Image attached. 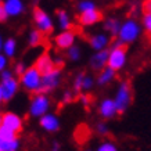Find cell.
I'll return each instance as SVG.
<instances>
[{
    "label": "cell",
    "mask_w": 151,
    "mask_h": 151,
    "mask_svg": "<svg viewBox=\"0 0 151 151\" xmlns=\"http://www.w3.org/2000/svg\"><path fill=\"white\" fill-rule=\"evenodd\" d=\"M143 28L142 24L139 22L136 18H128L124 22H121L118 35H116V40H119L124 46L134 43L139 37L142 36Z\"/></svg>",
    "instance_id": "1"
},
{
    "label": "cell",
    "mask_w": 151,
    "mask_h": 151,
    "mask_svg": "<svg viewBox=\"0 0 151 151\" xmlns=\"http://www.w3.org/2000/svg\"><path fill=\"white\" fill-rule=\"evenodd\" d=\"M19 87H22L28 93H40L42 92V73L36 69L35 65L28 67L21 76H18Z\"/></svg>",
    "instance_id": "2"
},
{
    "label": "cell",
    "mask_w": 151,
    "mask_h": 151,
    "mask_svg": "<svg viewBox=\"0 0 151 151\" xmlns=\"http://www.w3.org/2000/svg\"><path fill=\"white\" fill-rule=\"evenodd\" d=\"M112 100L115 103L118 114H124V112H126L129 110V107L132 105V101H133V90L128 81L119 82Z\"/></svg>",
    "instance_id": "3"
},
{
    "label": "cell",
    "mask_w": 151,
    "mask_h": 151,
    "mask_svg": "<svg viewBox=\"0 0 151 151\" xmlns=\"http://www.w3.org/2000/svg\"><path fill=\"white\" fill-rule=\"evenodd\" d=\"M0 89H1L3 101H11L19 90L18 78L9 68L0 72Z\"/></svg>",
    "instance_id": "4"
},
{
    "label": "cell",
    "mask_w": 151,
    "mask_h": 151,
    "mask_svg": "<svg viewBox=\"0 0 151 151\" xmlns=\"http://www.w3.org/2000/svg\"><path fill=\"white\" fill-rule=\"evenodd\" d=\"M128 64V51L125 46L119 40H116L108 50V60H107V67L114 69L115 72H118L121 69H124Z\"/></svg>",
    "instance_id": "5"
},
{
    "label": "cell",
    "mask_w": 151,
    "mask_h": 151,
    "mask_svg": "<svg viewBox=\"0 0 151 151\" xmlns=\"http://www.w3.org/2000/svg\"><path fill=\"white\" fill-rule=\"evenodd\" d=\"M50 107H51V100L50 97L47 96V93H35L29 101V108L28 112L32 118H40L45 114L50 112Z\"/></svg>",
    "instance_id": "6"
},
{
    "label": "cell",
    "mask_w": 151,
    "mask_h": 151,
    "mask_svg": "<svg viewBox=\"0 0 151 151\" xmlns=\"http://www.w3.org/2000/svg\"><path fill=\"white\" fill-rule=\"evenodd\" d=\"M33 24L36 29L43 35H49L54 31V19L51 18V15L49 13H46L43 9H36L33 10Z\"/></svg>",
    "instance_id": "7"
},
{
    "label": "cell",
    "mask_w": 151,
    "mask_h": 151,
    "mask_svg": "<svg viewBox=\"0 0 151 151\" xmlns=\"http://www.w3.org/2000/svg\"><path fill=\"white\" fill-rule=\"evenodd\" d=\"M63 81V72L61 68H54L46 73H42V92L50 93L60 87Z\"/></svg>",
    "instance_id": "8"
},
{
    "label": "cell",
    "mask_w": 151,
    "mask_h": 151,
    "mask_svg": "<svg viewBox=\"0 0 151 151\" xmlns=\"http://www.w3.org/2000/svg\"><path fill=\"white\" fill-rule=\"evenodd\" d=\"M1 126H4V128L10 129L18 134L24 128V121L17 112L7 111L4 114H1Z\"/></svg>",
    "instance_id": "9"
},
{
    "label": "cell",
    "mask_w": 151,
    "mask_h": 151,
    "mask_svg": "<svg viewBox=\"0 0 151 151\" xmlns=\"http://www.w3.org/2000/svg\"><path fill=\"white\" fill-rule=\"evenodd\" d=\"M1 4H3V9L6 10V14L9 18L21 17L27 9L24 0H3Z\"/></svg>",
    "instance_id": "10"
},
{
    "label": "cell",
    "mask_w": 151,
    "mask_h": 151,
    "mask_svg": "<svg viewBox=\"0 0 151 151\" xmlns=\"http://www.w3.org/2000/svg\"><path fill=\"white\" fill-rule=\"evenodd\" d=\"M39 126L47 133H55L60 130L61 122H60V118L55 114L47 112V114L39 118Z\"/></svg>",
    "instance_id": "11"
},
{
    "label": "cell",
    "mask_w": 151,
    "mask_h": 151,
    "mask_svg": "<svg viewBox=\"0 0 151 151\" xmlns=\"http://www.w3.org/2000/svg\"><path fill=\"white\" fill-rule=\"evenodd\" d=\"M76 43V33L72 29L69 31H61V32L54 37V45L60 50H67L71 46Z\"/></svg>",
    "instance_id": "12"
},
{
    "label": "cell",
    "mask_w": 151,
    "mask_h": 151,
    "mask_svg": "<svg viewBox=\"0 0 151 151\" xmlns=\"http://www.w3.org/2000/svg\"><path fill=\"white\" fill-rule=\"evenodd\" d=\"M111 43V36L105 32H97L93 33L92 36L89 37V45L94 51H101L107 50Z\"/></svg>",
    "instance_id": "13"
},
{
    "label": "cell",
    "mask_w": 151,
    "mask_h": 151,
    "mask_svg": "<svg viewBox=\"0 0 151 151\" xmlns=\"http://www.w3.org/2000/svg\"><path fill=\"white\" fill-rule=\"evenodd\" d=\"M99 115L103 119H114L118 115V111H116V107H115L112 99L107 97L99 103Z\"/></svg>",
    "instance_id": "14"
},
{
    "label": "cell",
    "mask_w": 151,
    "mask_h": 151,
    "mask_svg": "<svg viewBox=\"0 0 151 151\" xmlns=\"http://www.w3.org/2000/svg\"><path fill=\"white\" fill-rule=\"evenodd\" d=\"M107 60H108V49L101 51H94V54H92L90 60H89V65L93 71L99 72L107 67Z\"/></svg>",
    "instance_id": "15"
},
{
    "label": "cell",
    "mask_w": 151,
    "mask_h": 151,
    "mask_svg": "<svg viewBox=\"0 0 151 151\" xmlns=\"http://www.w3.org/2000/svg\"><path fill=\"white\" fill-rule=\"evenodd\" d=\"M103 18V14H101L100 10H90V11H86V13L79 14V24L83 25V27H93L99 24Z\"/></svg>",
    "instance_id": "16"
},
{
    "label": "cell",
    "mask_w": 151,
    "mask_h": 151,
    "mask_svg": "<svg viewBox=\"0 0 151 151\" xmlns=\"http://www.w3.org/2000/svg\"><path fill=\"white\" fill-rule=\"evenodd\" d=\"M35 67H36V69L40 73H46L55 68L54 58H53L49 53H42L36 58V61H35Z\"/></svg>",
    "instance_id": "17"
},
{
    "label": "cell",
    "mask_w": 151,
    "mask_h": 151,
    "mask_svg": "<svg viewBox=\"0 0 151 151\" xmlns=\"http://www.w3.org/2000/svg\"><path fill=\"white\" fill-rule=\"evenodd\" d=\"M115 76H116V72H115L114 69L105 67V68H103L101 71H99V73H97L96 85L100 87L108 86V85H111V83L115 81Z\"/></svg>",
    "instance_id": "18"
},
{
    "label": "cell",
    "mask_w": 151,
    "mask_h": 151,
    "mask_svg": "<svg viewBox=\"0 0 151 151\" xmlns=\"http://www.w3.org/2000/svg\"><path fill=\"white\" fill-rule=\"evenodd\" d=\"M57 25L61 31H69L72 29V18H71V14L67 10L61 9L57 11Z\"/></svg>",
    "instance_id": "19"
},
{
    "label": "cell",
    "mask_w": 151,
    "mask_h": 151,
    "mask_svg": "<svg viewBox=\"0 0 151 151\" xmlns=\"http://www.w3.org/2000/svg\"><path fill=\"white\" fill-rule=\"evenodd\" d=\"M17 49H18L17 40H15L14 37H9V39H6L4 43H3L1 53L10 60V58H14V57H15V54H17Z\"/></svg>",
    "instance_id": "20"
},
{
    "label": "cell",
    "mask_w": 151,
    "mask_h": 151,
    "mask_svg": "<svg viewBox=\"0 0 151 151\" xmlns=\"http://www.w3.org/2000/svg\"><path fill=\"white\" fill-rule=\"evenodd\" d=\"M103 27H104L105 33H108L110 36H116L119 27H121V21L118 18H115V17H110V18H107L104 21Z\"/></svg>",
    "instance_id": "21"
},
{
    "label": "cell",
    "mask_w": 151,
    "mask_h": 151,
    "mask_svg": "<svg viewBox=\"0 0 151 151\" xmlns=\"http://www.w3.org/2000/svg\"><path fill=\"white\" fill-rule=\"evenodd\" d=\"M21 142L18 137L15 139H3L0 137V151H18Z\"/></svg>",
    "instance_id": "22"
},
{
    "label": "cell",
    "mask_w": 151,
    "mask_h": 151,
    "mask_svg": "<svg viewBox=\"0 0 151 151\" xmlns=\"http://www.w3.org/2000/svg\"><path fill=\"white\" fill-rule=\"evenodd\" d=\"M43 33H40L37 29H32L31 32L28 33V45L31 47H36L39 45L43 43Z\"/></svg>",
    "instance_id": "23"
},
{
    "label": "cell",
    "mask_w": 151,
    "mask_h": 151,
    "mask_svg": "<svg viewBox=\"0 0 151 151\" xmlns=\"http://www.w3.org/2000/svg\"><path fill=\"white\" fill-rule=\"evenodd\" d=\"M65 51H67V58L69 61H72V63H76V61H79V60L82 58V49L79 46H76V45L71 46Z\"/></svg>",
    "instance_id": "24"
},
{
    "label": "cell",
    "mask_w": 151,
    "mask_h": 151,
    "mask_svg": "<svg viewBox=\"0 0 151 151\" xmlns=\"http://www.w3.org/2000/svg\"><path fill=\"white\" fill-rule=\"evenodd\" d=\"M94 9H97V6L93 0H81L76 4V11L79 14L86 13V11H90V10H94Z\"/></svg>",
    "instance_id": "25"
},
{
    "label": "cell",
    "mask_w": 151,
    "mask_h": 151,
    "mask_svg": "<svg viewBox=\"0 0 151 151\" xmlns=\"http://www.w3.org/2000/svg\"><path fill=\"white\" fill-rule=\"evenodd\" d=\"M94 85H96V79L93 78V76H90V75L85 73L83 81H82V92H85V93L90 92L93 87H94Z\"/></svg>",
    "instance_id": "26"
},
{
    "label": "cell",
    "mask_w": 151,
    "mask_h": 151,
    "mask_svg": "<svg viewBox=\"0 0 151 151\" xmlns=\"http://www.w3.org/2000/svg\"><path fill=\"white\" fill-rule=\"evenodd\" d=\"M96 151H119V148H118V146H116L114 142H111V140H105V142L100 143V144L97 146Z\"/></svg>",
    "instance_id": "27"
},
{
    "label": "cell",
    "mask_w": 151,
    "mask_h": 151,
    "mask_svg": "<svg viewBox=\"0 0 151 151\" xmlns=\"http://www.w3.org/2000/svg\"><path fill=\"white\" fill-rule=\"evenodd\" d=\"M142 28L146 31V33L151 37V14L150 13H144L142 17Z\"/></svg>",
    "instance_id": "28"
},
{
    "label": "cell",
    "mask_w": 151,
    "mask_h": 151,
    "mask_svg": "<svg viewBox=\"0 0 151 151\" xmlns=\"http://www.w3.org/2000/svg\"><path fill=\"white\" fill-rule=\"evenodd\" d=\"M83 76H85V72H79L78 75L73 78V82H72V90H73V93L82 92V81H83Z\"/></svg>",
    "instance_id": "29"
},
{
    "label": "cell",
    "mask_w": 151,
    "mask_h": 151,
    "mask_svg": "<svg viewBox=\"0 0 151 151\" xmlns=\"http://www.w3.org/2000/svg\"><path fill=\"white\" fill-rule=\"evenodd\" d=\"M96 133L99 136H107L110 133V126L105 121H100L99 124L96 125Z\"/></svg>",
    "instance_id": "30"
},
{
    "label": "cell",
    "mask_w": 151,
    "mask_h": 151,
    "mask_svg": "<svg viewBox=\"0 0 151 151\" xmlns=\"http://www.w3.org/2000/svg\"><path fill=\"white\" fill-rule=\"evenodd\" d=\"M0 137L3 139H15L17 137V133H14L13 130L4 128V126H0Z\"/></svg>",
    "instance_id": "31"
},
{
    "label": "cell",
    "mask_w": 151,
    "mask_h": 151,
    "mask_svg": "<svg viewBox=\"0 0 151 151\" xmlns=\"http://www.w3.org/2000/svg\"><path fill=\"white\" fill-rule=\"evenodd\" d=\"M27 68H28V67L25 65V63H21V61H19V63H17V64L14 65L13 73L15 75V76H21V75L24 73V71H25Z\"/></svg>",
    "instance_id": "32"
},
{
    "label": "cell",
    "mask_w": 151,
    "mask_h": 151,
    "mask_svg": "<svg viewBox=\"0 0 151 151\" xmlns=\"http://www.w3.org/2000/svg\"><path fill=\"white\" fill-rule=\"evenodd\" d=\"M73 97H75V93H73V90H65V92L63 93L61 101H63L64 104H68V103H71V101L73 100Z\"/></svg>",
    "instance_id": "33"
},
{
    "label": "cell",
    "mask_w": 151,
    "mask_h": 151,
    "mask_svg": "<svg viewBox=\"0 0 151 151\" xmlns=\"http://www.w3.org/2000/svg\"><path fill=\"white\" fill-rule=\"evenodd\" d=\"M7 67H9V58L0 51V72L7 69Z\"/></svg>",
    "instance_id": "34"
},
{
    "label": "cell",
    "mask_w": 151,
    "mask_h": 151,
    "mask_svg": "<svg viewBox=\"0 0 151 151\" xmlns=\"http://www.w3.org/2000/svg\"><path fill=\"white\" fill-rule=\"evenodd\" d=\"M79 101H81V103H82V105L83 107H89V105H90V97L87 96L86 93H83V94H81V96H79Z\"/></svg>",
    "instance_id": "35"
},
{
    "label": "cell",
    "mask_w": 151,
    "mask_h": 151,
    "mask_svg": "<svg viewBox=\"0 0 151 151\" xmlns=\"http://www.w3.org/2000/svg\"><path fill=\"white\" fill-rule=\"evenodd\" d=\"M7 14H6V10L3 9V4H0V22H6L7 21Z\"/></svg>",
    "instance_id": "36"
},
{
    "label": "cell",
    "mask_w": 151,
    "mask_h": 151,
    "mask_svg": "<svg viewBox=\"0 0 151 151\" xmlns=\"http://www.w3.org/2000/svg\"><path fill=\"white\" fill-rule=\"evenodd\" d=\"M54 65H55V68H63L64 67V58L63 57H55Z\"/></svg>",
    "instance_id": "37"
},
{
    "label": "cell",
    "mask_w": 151,
    "mask_h": 151,
    "mask_svg": "<svg viewBox=\"0 0 151 151\" xmlns=\"http://www.w3.org/2000/svg\"><path fill=\"white\" fill-rule=\"evenodd\" d=\"M143 10H144V13L151 14V0H146V1L143 3Z\"/></svg>",
    "instance_id": "38"
},
{
    "label": "cell",
    "mask_w": 151,
    "mask_h": 151,
    "mask_svg": "<svg viewBox=\"0 0 151 151\" xmlns=\"http://www.w3.org/2000/svg\"><path fill=\"white\" fill-rule=\"evenodd\" d=\"M50 151H61V146H60V143H57V142L53 143V144H51Z\"/></svg>",
    "instance_id": "39"
},
{
    "label": "cell",
    "mask_w": 151,
    "mask_h": 151,
    "mask_svg": "<svg viewBox=\"0 0 151 151\" xmlns=\"http://www.w3.org/2000/svg\"><path fill=\"white\" fill-rule=\"evenodd\" d=\"M3 43H4V39H3V36L0 35V51H1V49H3Z\"/></svg>",
    "instance_id": "40"
},
{
    "label": "cell",
    "mask_w": 151,
    "mask_h": 151,
    "mask_svg": "<svg viewBox=\"0 0 151 151\" xmlns=\"http://www.w3.org/2000/svg\"><path fill=\"white\" fill-rule=\"evenodd\" d=\"M3 103V96H1V89H0V104Z\"/></svg>",
    "instance_id": "41"
},
{
    "label": "cell",
    "mask_w": 151,
    "mask_h": 151,
    "mask_svg": "<svg viewBox=\"0 0 151 151\" xmlns=\"http://www.w3.org/2000/svg\"><path fill=\"white\" fill-rule=\"evenodd\" d=\"M0 126H1V114H0Z\"/></svg>",
    "instance_id": "42"
},
{
    "label": "cell",
    "mask_w": 151,
    "mask_h": 151,
    "mask_svg": "<svg viewBox=\"0 0 151 151\" xmlns=\"http://www.w3.org/2000/svg\"><path fill=\"white\" fill-rule=\"evenodd\" d=\"M83 151H92V150H83Z\"/></svg>",
    "instance_id": "43"
},
{
    "label": "cell",
    "mask_w": 151,
    "mask_h": 151,
    "mask_svg": "<svg viewBox=\"0 0 151 151\" xmlns=\"http://www.w3.org/2000/svg\"><path fill=\"white\" fill-rule=\"evenodd\" d=\"M1 1H3V0H0V4H1Z\"/></svg>",
    "instance_id": "44"
},
{
    "label": "cell",
    "mask_w": 151,
    "mask_h": 151,
    "mask_svg": "<svg viewBox=\"0 0 151 151\" xmlns=\"http://www.w3.org/2000/svg\"><path fill=\"white\" fill-rule=\"evenodd\" d=\"M33 1H39V0H33Z\"/></svg>",
    "instance_id": "45"
}]
</instances>
